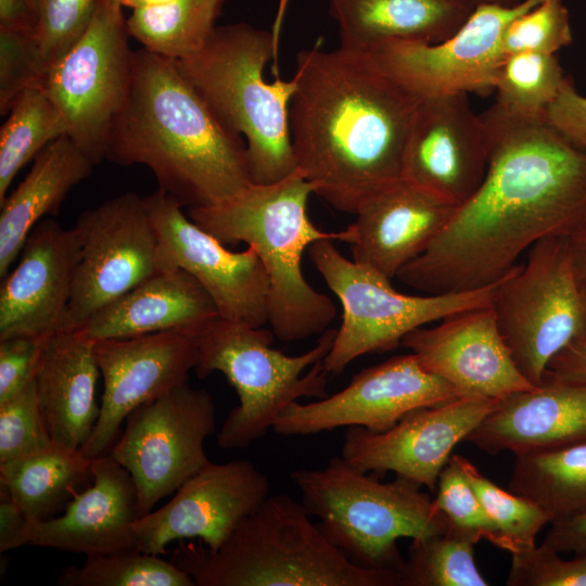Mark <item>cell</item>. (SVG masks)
Listing matches in <instances>:
<instances>
[{
  "label": "cell",
  "mask_w": 586,
  "mask_h": 586,
  "mask_svg": "<svg viewBox=\"0 0 586 586\" xmlns=\"http://www.w3.org/2000/svg\"><path fill=\"white\" fill-rule=\"evenodd\" d=\"M480 116L487 143L481 186L396 276L425 294L492 285L537 241L586 224V151L546 116H519L496 104Z\"/></svg>",
  "instance_id": "6da1fadb"
},
{
  "label": "cell",
  "mask_w": 586,
  "mask_h": 586,
  "mask_svg": "<svg viewBox=\"0 0 586 586\" xmlns=\"http://www.w3.org/2000/svg\"><path fill=\"white\" fill-rule=\"evenodd\" d=\"M290 137L296 169L314 194L355 215L402 179L404 151L420 99L366 51L311 47L296 55Z\"/></svg>",
  "instance_id": "7a4b0ae2"
},
{
  "label": "cell",
  "mask_w": 586,
  "mask_h": 586,
  "mask_svg": "<svg viewBox=\"0 0 586 586\" xmlns=\"http://www.w3.org/2000/svg\"><path fill=\"white\" fill-rule=\"evenodd\" d=\"M105 158L144 165L183 207L222 201L251 183L244 139L229 130L174 59L135 51L128 99L115 117Z\"/></svg>",
  "instance_id": "3957f363"
},
{
  "label": "cell",
  "mask_w": 586,
  "mask_h": 586,
  "mask_svg": "<svg viewBox=\"0 0 586 586\" xmlns=\"http://www.w3.org/2000/svg\"><path fill=\"white\" fill-rule=\"evenodd\" d=\"M313 186L295 169L283 179L249 183L233 195L188 216L222 244L246 243L259 257L269 281L268 323L275 336L292 342L323 333L336 316L332 301L305 279L303 254L319 240L344 241L309 219Z\"/></svg>",
  "instance_id": "277c9868"
},
{
  "label": "cell",
  "mask_w": 586,
  "mask_h": 586,
  "mask_svg": "<svg viewBox=\"0 0 586 586\" xmlns=\"http://www.w3.org/2000/svg\"><path fill=\"white\" fill-rule=\"evenodd\" d=\"M173 562L195 586H399L395 573L355 564L286 494L269 495L217 549L181 544Z\"/></svg>",
  "instance_id": "5b68a950"
},
{
  "label": "cell",
  "mask_w": 586,
  "mask_h": 586,
  "mask_svg": "<svg viewBox=\"0 0 586 586\" xmlns=\"http://www.w3.org/2000/svg\"><path fill=\"white\" fill-rule=\"evenodd\" d=\"M276 34L246 23L217 26L204 47L177 62L218 119L241 136L252 183L279 181L296 169L289 112L296 78L264 79Z\"/></svg>",
  "instance_id": "8992f818"
},
{
  "label": "cell",
  "mask_w": 586,
  "mask_h": 586,
  "mask_svg": "<svg viewBox=\"0 0 586 586\" xmlns=\"http://www.w3.org/2000/svg\"><path fill=\"white\" fill-rule=\"evenodd\" d=\"M291 480L327 538L365 569L395 573L399 578L405 559L397 540L423 539L448 526L421 485L398 475L380 482L341 455L321 468L296 470Z\"/></svg>",
  "instance_id": "52a82bcc"
},
{
  "label": "cell",
  "mask_w": 586,
  "mask_h": 586,
  "mask_svg": "<svg viewBox=\"0 0 586 586\" xmlns=\"http://www.w3.org/2000/svg\"><path fill=\"white\" fill-rule=\"evenodd\" d=\"M335 334L327 329L313 348L290 356L271 347L275 334L263 327L220 317L203 326L196 334L194 371L200 378L222 373L239 398L217 433L218 446L246 448L265 436L292 403L327 397L329 374L322 360Z\"/></svg>",
  "instance_id": "ba28073f"
},
{
  "label": "cell",
  "mask_w": 586,
  "mask_h": 586,
  "mask_svg": "<svg viewBox=\"0 0 586 586\" xmlns=\"http://www.w3.org/2000/svg\"><path fill=\"white\" fill-rule=\"evenodd\" d=\"M309 257L342 305L343 318L322 364L329 375L341 374L355 359L396 348L420 327L448 316L491 306L497 285L454 293L408 295L371 267L348 259L332 240L308 247Z\"/></svg>",
  "instance_id": "9c48e42d"
},
{
  "label": "cell",
  "mask_w": 586,
  "mask_h": 586,
  "mask_svg": "<svg viewBox=\"0 0 586 586\" xmlns=\"http://www.w3.org/2000/svg\"><path fill=\"white\" fill-rule=\"evenodd\" d=\"M501 336L523 377L540 386L550 360L586 339V298L578 285L568 235L528 249L496 285L491 304Z\"/></svg>",
  "instance_id": "30bf717a"
},
{
  "label": "cell",
  "mask_w": 586,
  "mask_h": 586,
  "mask_svg": "<svg viewBox=\"0 0 586 586\" xmlns=\"http://www.w3.org/2000/svg\"><path fill=\"white\" fill-rule=\"evenodd\" d=\"M122 8L117 0H100L86 31L41 84L61 111L67 136L94 166L105 158L113 122L132 84L135 51Z\"/></svg>",
  "instance_id": "8fae6325"
},
{
  "label": "cell",
  "mask_w": 586,
  "mask_h": 586,
  "mask_svg": "<svg viewBox=\"0 0 586 586\" xmlns=\"http://www.w3.org/2000/svg\"><path fill=\"white\" fill-rule=\"evenodd\" d=\"M111 455L132 476L139 518L211 461L204 444L216 432V407L188 383L135 408Z\"/></svg>",
  "instance_id": "7c38bea8"
},
{
  "label": "cell",
  "mask_w": 586,
  "mask_h": 586,
  "mask_svg": "<svg viewBox=\"0 0 586 586\" xmlns=\"http://www.w3.org/2000/svg\"><path fill=\"white\" fill-rule=\"evenodd\" d=\"M73 230L79 260L60 331L81 329L98 310L160 271L156 233L143 198L135 192L82 212Z\"/></svg>",
  "instance_id": "4fadbf2b"
},
{
  "label": "cell",
  "mask_w": 586,
  "mask_h": 586,
  "mask_svg": "<svg viewBox=\"0 0 586 586\" xmlns=\"http://www.w3.org/2000/svg\"><path fill=\"white\" fill-rule=\"evenodd\" d=\"M540 1L477 4L460 28L442 42L388 41L366 52L419 99L487 93L495 89L506 59V28Z\"/></svg>",
  "instance_id": "5bb4252c"
},
{
  "label": "cell",
  "mask_w": 586,
  "mask_h": 586,
  "mask_svg": "<svg viewBox=\"0 0 586 586\" xmlns=\"http://www.w3.org/2000/svg\"><path fill=\"white\" fill-rule=\"evenodd\" d=\"M143 201L157 238L160 271L182 269L190 273L225 320L253 327L268 323L269 281L252 247L228 250L160 189Z\"/></svg>",
  "instance_id": "9a60e30c"
},
{
  "label": "cell",
  "mask_w": 586,
  "mask_h": 586,
  "mask_svg": "<svg viewBox=\"0 0 586 586\" xmlns=\"http://www.w3.org/2000/svg\"><path fill=\"white\" fill-rule=\"evenodd\" d=\"M464 397L453 384L425 370L410 353L355 374L340 392L307 404L289 405L272 430L285 436L311 435L341 426L384 432L408 412Z\"/></svg>",
  "instance_id": "2e32d148"
},
{
  "label": "cell",
  "mask_w": 586,
  "mask_h": 586,
  "mask_svg": "<svg viewBox=\"0 0 586 586\" xmlns=\"http://www.w3.org/2000/svg\"><path fill=\"white\" fill-rule=\"evenodd\" d=\"M199 330L94 340L104 387L97 424L80 449L85 457L92 460L107 455L135 408L188 383L196 362Z\"/></svg>",
  "instance_id": "e0dca14e"
},
{
  "label": "cell",
  "mask_w": 586,
  "mask_h": 586,
  "mask_svg": "<svg viewBox=\"0 0 586 586\" xmlns=\"http://www.w3.org/2000/svg\"><path fill=\"white\" fill-rule=\"evenodd\" d=\"M498 402L464 396L417 408L384 432L348 426L341 456L359 471H391L435 493L455 446L466 441Z\"/></svg>",
  "instance_id": "ac0fdd59"
},
{
  "label": "cell",
  "mask_w": 586,
  "mask_h": 586,
  "mask_svg": "<svg viewBox=\"0 0 586 586\" xmlns=\"http://www.w3.org/2000/svg\"><path fill=\"white\" fill-rule=\"evenodd\" d=\"M269 493L268 476L250 460L208 461L166 505L136 521L137 548L160 556L175 540L198 538L217 549Z\"/></svg>",
  "instance_id": "d6986e66"
},
{
  "label": "cell",
  "mask_w": 586,
  "mask_h": 586,
  "mask_svg": "<svg viewBox=\"0 0 586 586\" xmlns=\"http://www.w3.org/2000/svg\"><path fill=\"white\" fill-rule=\"evenodd\" d=\"M487 143L467 93L420 99L408 133L402 179L460 206L481 186Z\"/></svg>",
  "instance_id": "ffe728a7"
},
{
  "label": "cell",
  "mask_w": 586,
  "mask_h": 586,
  "mask_svg": "<svg viewBox=\"0 0 586 586\" xmlns=\"http://www.w3.org/2000/svg\"><path fill=\"white\" fill-rule=\"evenodd\" d=\"M402 345L463 396L501 399L534 387L518 369L492 306L464 310L408 333Z\"/></svg>",
  "instance_id": "44dd1931"
},
{
  "label": "cell",
  "mask_w": 586,
  "mask_h": 586,
  "mask_svg": "<svg viewBox=\"0 0 586 586\" xmlns=\"http://www.w3.org/2000/svg\"><path fill=\"white\" fill-rule=\"evenodd\" d=\"M0 286V339L47 340L59 332L71 300L79 244L73 230L41 219L26 238Z\"/></svg>",
  "instance_id": "7402d4cb"
},
{
  "label": "cell",
  "mask_w": 586,
  "mask_h": 586,
  "mask_svg": "<svg viewBox=\"0 0 586 586\" xmlns=\"http://www.w3.org/2000/svg\"><path fill=\"white\" fill-rule=\"evenodd\" d=\"M456 206L399 179L368 198L344 229L352 259L392 279L422 254Z\"/></svg>",
  "instance_id": "603a6c76"
},
{
  "label": "cell",
  "mask_w": 586,
  "mask_h": 586,
  "mask_svg": "<svg viewBox=\"0 0 586 586\" xmlns=\"http://www.w3.org/2000/svg\"><path fill=\"white\" fill-rule=\"evenodd\" d=\"M90 472L91 484L77 492L62 513L31 523L29 545L87 558L137 548L139 509L132 476L109 454L92 459Z\"/></svg>",
  "instance_id": "cb8c5ba5"
},
{
  "label": "cell",
  "mask_w": 586,
  "mask_h": 586,
  "mask_svg": "<svg viewBox=\"0 0 586 586\" xmlns=\"http://www.w3.org/2000/svg\"><path fill=\"white\" fill-rule=\"evenodd\" d=\"M486 454L556 449L586 441V385L544 381L499 399L467 436Z\"/></svg>",
  "instance_id": "d4e9b609"
},
{
  "label": "cell",
  "mask_w": 586,
  "mask_h": 586,
  "mask_svg": "<svg viewBox=\"0 0 586 586\" xmlns=\"http://www.w3.org/2000/svg\"><path fill=\"white\" fill-rule=\"evenodd\" d=\"M99 375L94 340L84 330L60 331L46 340L35 386L54 444L80 450L89 440L100 415Z\"/></svg>",
  "instance_id": "484cf974"
},
{
  "label": "cell",
  "mask_w": 586,
  "mask_h": 586,
  "mask_svg": "<svg viewBox=\"0 0 586 586\" xmlns=\"http://www.w3.org/2000/svg\"><path fill=\"white\" fill-rule=\"evenodd\" d=\"M219 317L203 286L187 271H158L98 310L81 328L92 340L199 330Z\"/></svg>",
  "instance_id": "4316f807"
},
{
  "label": "cell",
  "mask_w": 586,
  "mask_h": 586,
  "mask_svg": "<svg viewBox=\"0 0 586 586\" xmlns=\"http://www.w3.org/2000/svg\"><path fill=\"white\" fill-rule=\"evenodd\" d=\"M474 8L467 0H329L341 47L358 51L388 41L442 42Z\"/></svg>",
  "instance_id": "83f0119b"
},
{
  "label": "cell",
  "mask_w": 586,
  "mask_h": 586,
  "mask_svg": "<svg viewBox=\"0 0 586 586\" xmlns=\"http://www.w3.org/2000/svg\"><path fill=\"white\" fill-rule=\"evenodd\" d=\"M94 164L67 135L47 145L29 173L0 202V278L17 259L33 228L47 215L59 213L68 192L88 178Z\"/></svg>",
  "instance_id": "f1b7e54d"
},
{
  "label": "cell",
  "mask_w": 586,
  "mask_h": 586,
  "mask_svg": "<svg viewBox=\"0 0 586 586\" xmlns=\"http://www.w3.org/2000/svg\"><path fill=\"white\" fill-rule=\"evenodd\" d=\"M90 466L80 450L54 444L0 462V485L31 523L42 522L64 511L78 486L91 477Z\"/></svg>",
  "instance_id": "f546056e"
},
{
  "label": "cell",
  "mask_w": 586,
  "mask_h": 586,
  "mask_svg": "<svg viewBox=\"0 0 586 586\" xmlns=\"http://www.w3.org/2000/svg\"><path fill=\"white\" fill-rule=\"evenodd\" d=\"M508 489L537 504L550 523L586 510V441L514 455Z\"/></svg>",
  "instance_id": "4dcf8cb0"
},
{
  "label": "cell",
  "mask_w": 586,
  "mask_h": 586,
  "mask_svg": "<svg viewBox=\"0 0 586 586\" xmlns=\"http://www.w3.org/2000/svg\"><path fill=\"white\" fill-rule=\"evenodd\" d=\"M225 0H174L135 9L126 18L130 37L150 52L184 60L199 52L214 29Z\"/></svg>",
  "instance_id": "1f68e13d"
},
{
  "label": "cell",
  "mask_w": 586,
  "mask_h": 586,
  "mask_svg": "<svg viewBox=\"0 0 586 586\" xmlns=\"http://www.w3.org/2000/svg\"><path fill=\"white\" fill-rule=\"evenodd\" d=\"M0 130V202L17 173L47 145L67 135L66 122L41 86L26 89Z\"/></svg>",
  "instance_id": "d6a6232c"
},
{
  "label": "cell",
  "mask_w": 586,
  "mask_h": 586,
  "mask_svg": "<svg viewBox=\"0 0 586 586\" xmlns=\"http://www.w3.org/2000/svg\"><path fill=\"white\" fill-rule=\"evenodd\" d=\"M475 543L447 526L412 540L399 571V586H487L474 560Z\"/></svg>",
  "instance_id": "836d02e7"
},
{
  "label": "cell",
  "mask_w": 586,
  "mask_h": 586,
  "mask_svg": "<svg viewBox=\"0 0 586 586\" xmlns=\"http://www.w3.org/2000/svg\"><path fill=\"white\" fill-rule=\"evenodd\" d=\"M451 457L462 469L493 523V545L511 556L534 548L540 530L550 524L548 514L530 498L499 487L466 457Z\"/></svg>",
  "instance_id": "e575fe53"
},
{
  "label": "cell",
  "mask_w": 586,
  "mask_h": 586,
  "mask_svg": "<svg viewBox=\"0 0 586 586\" xmlns=\"http://www.w3.org/2000/svg\"><path fill=\"white\" fill-rule=\"evenodd\" d=\"M61 586H195L192 576L158 555L137 548L87 558L67 566L56 578Z\"/></svg>",
  "instance_id": "d590c367"
},
{
  "label": "cell",
  "mask_w": 586,
  "mask_h": 586,
  "mask_svg": "<svg viewBox=\"0 0 586 586\" xmlns=\"http://www.w3.org/2000/svg\"><path fill=\"white\" fill-rule=\"evenodd\" d=\"M566 80L556 54H509L502 63L495 87V104L519 116H546L548 107Z\"/></svg>",
  "instance_id": "8d00e7d4"
},
{
  "label": "cell",
  "mask_w": 586,
  "mask_h": 586,
  "mask_svg": "<svg viewBox=\"0 0 586 586\" xmlns=\"http://www.w3.org/2000/svg\"><path fill=\"white\" fill-rule=\"evenodd\" d=\"M100 0H30L33 29L46 73L88 28Z\"/></svg>",
  "instance_id": "74e56055"
},
{
  "label": "cell",
  "mask_w": 586,
  "mask_h": 586,
  "mask_svg": "<svg viewBox=\"0 0 586 586\" xmlns=\"http://www.w3.org/2000/svg\"><path fill=\"white\" fill-rule=\"evenodd\" d=\"M573 41L564 0H542L517 16L506 28L502 49L507 55L519 52L556 54Z\"/></svg>",
  "instance_id": "f35d334b"
},
{
  "label": "cell",
  "mask_w": 586,
  "mask_h": 586,
  "mask_svg": "<svg viewBox=\"0 0 586 586\" xmlns=\"http://www.w3.org/2000/svg\"><path fill=\"white\" fill-rule=\"evenodd\" d=\"M54 445L34 381L0 403V462L43 451Z\"/></svg>",
  "instance_id": "ab89813d"
},
{
  "label": "cell",
  "mask_w": 586,
  "mask_h": 586,
  "mask_svg": "<svg viewBox=\"0 0 586 586\" xmlns=\"http://www.w3.org/2000/svg\"><path fill=\"white\" fill-rule=\"evenodd\" d=\"M433 499L436 507L445 515L448 527L470 538L475 544L481 539L494 544L495 528L493 523L462 469L453 457L438 476Z\"/></svg>",
  "instance_id": "60d3db41"
},
{
  "label": "cell",
  "mask_w": 586,
  "mask_h": 586,
  "mask_svg": "<svg viewBox=\"0 0 586 586\" xmlns=\"http://www.w3.org/2000/svg\"><path fill=\"white\" fill-rule=\"evenodd\" d=\"M44 75L34 33L0 27V114H8L26 89L41 86Z\"/></svg>",
  "instance_id": "b9f144b4"
},
{
  "label": "cell",
  "mask_w": 586,
  "mask_h": 586,
  "mask_svg": "<svg viewBox=\"0 0 586 586\" xmlns=\"http://www.w3.org/2000/svg\"><path fill=\"white\" fill-rule=\"evenodd\" d=\"M556 550L540 544L512 555L508 586H586V553L562 559Z\"/></svg>",
  "instance_id": "7bdbcfd3"
},
{
  "label": "cell",
  "mask_w": 586,
  "mask_h": 586,
  "mask_svg": "<svg viewBox=\"0 0 586 586\" xmlns=\"http://www.w3.org/2000/svg\"><path fill=\"white\" fill-rule=\"evenodd\" d=\"M44 342L26 335L0 339V403L34 381Z\"/></svg>",
  "instance_id": "ee69618b"
},
{
  "label": "cell",
  "mask_w": 586,
  "mask_h": 586,
  "mask_svg": "<svg viewBox=\"0 0 586 586\" xmlns=\"http://www.w3.org/2000/svg\"><path fill=\"white\" fill-rule=\"evenodd\" d=\"M546 118L569 141L586 151V97L566 80L546 112Z\"/></svg>",
  "instance_id": "f6af8a7d"
},
{
  "label": "cell",
  "mask_w": 586,
  "mask_h": 586,
  "mask_svg": "<svg viewBox=\"0 0 586 586\" xmlns=\"http://www.w3.org/2000/svg\"><path fill=\"white\" fill-rule=\"evenodd\" d=\"M31 522L0 485V552L29 545Z\"/></svg>",
  "instance_id": "bcb514c9"
},
{
  "label": "cell",
  "mask_w": 586,
  "mask_h": 586,
  "mask_svg": "<svg viewBox=\"0 0 586 586\" xmlns=\"http://www.w3.org/2000/svg\"><path fill=\"white\" fill-rule=\"evenodd\" d=\"M544 381L586 385V339L571 343L557 354L547 366Z\"/></svg>",
  "instance_id": "7dc6e473"
},
{
  "label": "cell",
  "mask_w": 586,
  "mask_h": 586,
  "mask_svg": "<svg viewBox=\"0 0 586 586\" xmlns=\"http://www.w3.org/2000/svg\"><path fill=\"white\" fill-rule=\"evenodd\" d=\"M542 544L559 553H586V510L551 522Z\"/></svg>",
  "instance_id": "c3c4849f"
},
{
  "label": "cell",
  "mask_w": 586,
  "mask_h": 586,
  "mask_svg": "<svg viewBox=\"0 0 586 586\" xmlns=\"http://www.w3.org/2000/svg\"><path fill=\"white\" fill-rule=\"evenodd\" d=\"M0 27L34 33L30 0H0Z\"/></svg>",
  "instance_id": "681fc988"
},
{
  "label": "cell",
  "mask_w": 586,
  "mask_h": 586,
  "mask_svg": "<svg viewBox=\"0 0 586 586\" xmlns=\"http://www.w3.org/2000/svg\"><path fill=\"white\" fill-rule=\"evenodd\" d=\"M578 241L577 245H573L569 240V249L578 285L586 298V235Z\"/></svg>",
  "instance_id": "f907efd6"
},
{
  "label": "cell",
  "mask_w": 586,
  "mask_h": 586,
  "mask_svg": "<svg viewBox=\"0 0 586 586\" xmlns=\"http://www.w3.org/2000/svg\"><path fill=\"white\" fill-rule=\"evenodd\" d=\"M174 0H120L123 7L135 9L157 7L169 3Z\"/></svg>",
  "instance_id": "816d5d0a"
},
{
  "label": "cell",
  "mask_w": 586,
  "mask_h": 586,
  "mask_svg": "<svg viewBox=\"0 0 586 586\" xmlns=\"http://www.w3.org/2000/svg\"><path fill=\"white\" fill-rule=\"evenodd\" d=\"M467 1L475 7L477 4H483V3L512 5V4L521 2L522 0H467Z\"/></svg>",
  "instance_id": "f5cc1de1"
},
{
  "label": "cell",
  "mask_w": 586,
  "mask_h": 586,
  "mask_svg": "<svg viewBox=\"0 0 586 586\" xmlns=\"http://www.w3.org/2000/svg\"><path fill=\"white\" fill-rule=\"evenodd\" d=\"M117 1H119V2H120V0H117Z\"/></svg>",
  "instance_id": "db71d44e"
}]
</instances>
